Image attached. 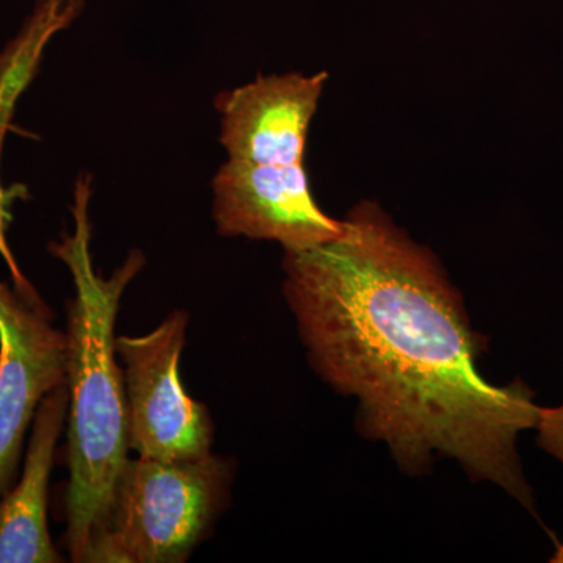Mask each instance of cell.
I'll return each mask as SVG.
<instances>
[{
  "mask_svg": "<svg viewBox=\"0 0 563 563\" xmlns=\"http://www.w3.org/2000/svg\"><path fill=\"white\" fill-rule=\"evenodd\" d=\"M284 273L310 362L358 399L363 432L413 473L433 454L457 459L533 512L517 442L540 407L520 380L496 387L481 376V343L428 247L363 201L335 240L285 251Z\"/></svg>",
  "mask_w": 563,
  "mask_h": 563,
  "instance_id": "1",
  "label": "cell"
},
{
  "mask_svg": "<svg viewBox=\"0 0 563 563\" xmlns=\"http://www.w3.org/2000/svg\"><path fill=\"white\" fill-rule=\"evenodd\" d=\"M90 199L91 179L80 177L70 207L74 231L49 244L51 254L68 266L74 284L65 331L69 393L66 540L70 561L77 563H87L109 514L114 485L129 461L128 401L114 325L124 291L146 265L143 252L135 250L110 277L95 268Z\"/></svg>",
  "mask_w": 563,
  "mask_h": 563,
  "instance_id": "2",
  "label": "cell"
},
{
  "mask_svg": "<svg viewBox=\"0 0 563 563\" xmlns=\"http://www.w3.org/2000/svg\"><path fill=\"white\" fill-rule=\"evenodd\" d=\"M231 462L129 459L87 563H180L209 536L224 510Z\"/></svg>",
  "mask_w": 563,
  "mask_h": 563,
  "instance_id": "3",
  "label": "cell"
},
{
  "mask_svg": "<svg viewBox=\"0 0 563 563\" xmlns=\"http://www.w3.org/2000/svg\"><path fill=\"white\" fill-rule=\"evenodd\" d=\"M190 317L174 310L139 336H117L128 401L129 446L140 457L195 461L211 453L209 409L181 384L179 363Z\"/></svg>",
  "mask_w": 563,
  "mask_h": 563,
  "instance_id": "4",
  "label": "cell"
},
{
  "mask_svg": "<svg viewBox=\"0 0 563 563\" xmlns=\"http://www.w3.org/2000/svg\"><path fill=\"white\" fill-rule=\"evenodd\" d=\"M66 373L68 340L51 310L0 280V496L14 483L41 401L66 384Z\"/></svg>",
  "mask_w": 563,
  "mask_h": 563,
  "instance_id": "5",
  "label": "cell"
},
{
  "mask_svg": "<svg viewBox=\"0 0 563 563\" xmlns=\"http://www.w3.org/2000/svg\"><path fill=\"white\" fill-rule=\"evenodd\" d=\"M213 220L224 236L269 240L301 251L342 235L343 220L321 210L303 163L254 165L228 161L214 174Z\"/></svg>",
  "mask_w": 563,
  "mask_h": 563,
  "instance_id": "6",
  "label": "cell"
},
{
  "mask_svg": "<svg viewBox=\"0 0 563 563\" xmlns=\"http://www.w3.org/2000/svg\"><path fill=\"white\" fill-rule=\"evenodd\" d=\"M328 73L257 77L221 92L220 141L229 161L254 165L303 163L310 122L328 84Z\"/></svg>",
  "mask_w": 563,
  "mask_h": 563,
  "instance_id": "7",
  "label": "cell"
},
{
  "mask_svg": "<svg viewBox=\"0 0 563 563\" xmlns=\"http://www.w3.org/2000/svg\"><path fill=\"white\" fill-rule=\"evenodd\" d=\"M68 404V385L63 384L41 401L33 418L21 481L0 496V563L63 562L47 526V499Z\"/></svg>",
  "mask_w": 563,
  "mask_h": 563,
  "instance_id": "8",
  "label": "cell"
},
{
  "mask_svg": "<svg viewBox=\"0 0 563 563\" xmlns=\"http://www.w3.org/2000/svg\"><path fill=\"white\" fill-rule=\"evenodd\" d=\"M84 7L85 0H36L32 14L25 20L20 33L0 52V158L18 99L38 73L47 44L79 18ZM13 196L0 181V257L9 266L11 282L18 292L27 301L43 306V299L21 272L7 236Z\"/></svg>",
  "mask_w": 563,
  "mask_h": 563,
  "instance_id": "9",
  "label": "cell"
},
{
  "mask_svg": "<svg viewBox=\"0 0 563 563\" xmlns=\"http://www.w3.org/2000/svg\"><path fill=\"white\" fill-rule=\"evenodd\" d=\"M536 431L540 446L563 465V402L558 407H540Z\"/></svg>",
  "mask_w": 563,
  "mask_h": 563,
  "instance_id": "10",
  "label": "cell"
},
{
  "mask_svg": "<svg viewBox=\"0 0 563 563\" xmlns=\"http://www.w3.org/2000/svg\"><path fill=\"white\" fill-rule=\"evenodd\" d=\"M551 562L553 563H563V544L558 548V551H555L553 559H551Z\"/></svg>",
  "mask_w": 563,
  "mask_h": 563,
  "instance_id": "11",
  "label": "cell"
}]
</instances>
